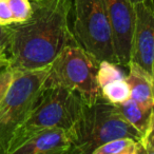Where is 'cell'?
Segmentation results:
<instances>
[{"instance_id": "5bb4252c", "label": "cell", "mask_w": 154, "mask_h": 154, "mask_svg": "<svg viewBox=\"0 0 154 154\" xmlns=\"http://www.w3.org/2000/svg\"><path fill=\"white\" fill-rule=\"evenodd\" d=\"M126 78L124 72L119 69V64L113 63L108 60H103L98 64V71H97V80H98L99 87H103L109 82L116 79H122Z\"/></svg>"}, {"instance_id": "7402d4cb", "label": "cell", "mask_w": 154, "mask_h": 154, "mask_svg": "<svg viewBox=\"0 0 154 154\" xmlns=\"http://www.w3.org/2000/svg\"><path fill=\"white\" fill-rule=\"evenodd\" d=\"M152 78H153V85H154V60H153V66H152Z\"/></svg>"}, {"instance_id": "ba28073f", "label": "cell", "mask_w": 154, "mask_h": 154, "mask_svg": "<svg viewBox=\"0 0 154 154\" xmlns=\"http://www.w3.org/2000/svg\"><path fill=\"white\" fill-rule=\"evenodd\" d=\"M113 32L118 64L128 68L135 26V5L130 0H105Z\"/></svg>"}, {"instance_id": "6da1fadb", "label": "cell", "mask_w": 154, "mask_h": 154, "mask_svg": "<svg viewBox=\"0 0 154 154\" xmlns=\"http://www.w3.org/2000/svg\"><path fill=\"white\" fill-rule=\"evenodd\" d=\"M32 15L10 24L9 68L29 71L45 68L66 47L78 43L69 26L72 0H31Z\"/></svg>"}, {"instance_id": "7a4b0ae2", "label": "cell", "mask_w": 154, "mask_h": 154, "mask_svg": "<svg viewBox=\"0 0 154 154\" xmlns=\"http://www.w3.org/2000/svg\"><path fill=\"white\" fill-rule=\"evenodd\" d=\"M68 135L70 153L73 154H93L97 148L115 138L131 137L140 141L143 136L122 115L116 105L103 96L93 103H84Z\"/></svg>"}, {"instance_id": "8992f818", "label": "cell", "mask_w": 154, "mask_h": 154, "mask_svg": "<svg viewBox=\"0 0 154 154\" xmlns=\"http://www.w3.org/2000/svg\"><path fill=\"white\" fill-rule=\"evenodd\" d=\"M73 34L98 62L108 60L118 64L113 32L105 0H74Z\"/></svg>"}, {"instance_id": "52a82bcc", "label": "cell", "mask_w": 154, "mask_h": 154, "mask_svg": "<svg viewBox=\"0 0 154 154\" xmlns=\"http://www.w3.org/2000/svg\"><path fill=\"white\" fill-rule=\"evenodd\" d=\"M135 26L131 43L130 62H135L152 75L154 60V2L135 5Z\"/></svg>"}, {"instance_id": "7c38bea8", "label": "cell", "mask_w": 154, "mask_h": 154, "mask_svg": "<svg viewBox=\"0 0 154 154\" xmlns=\"http://www.w3.org/2000/svg\"><path fill=\"white\" fill-rule=\"evenodd\" d=\"M143 153L139 140L131 137L115 138L100 146L93 154H140Z\"/></svg>"}, {"instance_id": "277c9868", "label": "cell", "mask_w": 154, "mask_h": 154, "mask_svg": "<svg viewBox=\"0 0 154 154\" xmlns=\"http://www.w3.org/2000/svg\"><path fill=\"white\" fill-rule=\"evenodd\" d=\"M85 103L82 97L72 90L62 87L45 88L30 117L14 136L9 154H14L26 140L45 129L61 128L69 131Z\"/></svg>"}, {"instance_id": "2e32d148", "label": "cell", "mask_w": 154, "mask_h": 154, "mask_svg": "<svg viewBox=\"0 0 154 154\" xmlns=\"http://www.w3.org/2000/svg\"><path fill=\"white\" fill-rule=\"evenodd\" d=\"M143 153L154 154V108L152 110L150 122L140 139Z\"/></svg>"}, {"instance_id": "ac0fdd59", "label": "cell", "mask_w": 154, "mask_h": 154, "mask_svg": "<svg viewBox=\"0 0 154 154\" xmlns=\"http://www.w3.org/2000/svg\"><path fill=\"white\" fill-rule=\"evenodd\" d=\"M14 23V17L7 0H0V24L10 26Z\"/></svg>"}, {"instance_id": "ffe728a7", "label": "cell", "mask_w": 154, "mask_h": 154, "mask_svg": "<svg viewBox=\"0 0 154 154\" xmlns=\"http://www.w3.org/2000/svg\"><path fill=\"white\" fill-rule=\"evenodd\" d=\"M7 51L8 50L5 48H0V70L9 66L10 59L7 55Z\"/></svg>"}, {"instance_id": "603a6c76", "label": "cell", "mask_w": 154, "mask_h": 154, "mask_svg": "<svg viewBox=\"0 0 154 154\" xmlns=\"http://www.w3.org/2000/svg\"><path fill=\"white\" fill-rule=\"evenodd\" d=\"M153 2H154V0H153Z\"/></svg>"}, {"instance_id": "e0dca14e", "label": "cell", "mask_w": 154, "mask_h": 154, "mask_svg": "<svg viewBox=\"0 0 154 154\" xmlns=\"http://www.w3.org/2000/svg\"><path fill=\"white\" fill-rule=\"evenodd\" d=\"M14 71L9 66H5L2 70H0V103L2 101L3 97L5 96L14 77Z\"/></svg>"}, {"instance_id": "d6986e66", "label": "cell", "mask_w": 154, "mask_h": 154, "mask_svg": "<svg viewBox=\"0 0 154 154\" xmlns=\"http://www.w3.org/2000/svg\"><path fill=\"white\" fill-rule=\"evenodd\" d=\"M10 37H11L10 26H1V24H0V48H5V49H7V50L9 49Z\"/></svg>"}, {"instance_id": "4fadbf2b", "label": "cell", "mask_w": 154, "mask_h": 154, "mask_svg": "<svg viewBox=\"0 0 154 154\" xmlns=\"http://www.w3.org/2000/svg\"><path fill=\"white\" fill-rule=\"evenodd\" d=\"M101 96L113 105L125 103L131 98L130 86L126 78L116 79L100 88Z\"/></svg>"}, {"instance_id": "44dd1931", "label": "cell", "mask_w": 154, "mask_h": 154, "mask_svg": "<svg viewBox=\"0 0 154 154\" xmlns=\"http://www.w3.org/2000/svg\"><path fill=\"white\" fill-rule=\"evenodd\" d=\"M130 1L133 3V5H136V3H139V2H143V1H146V0H130Z\"/></svg>"}, {"instance_id": "30bf717a", "label": "cell", "mask_w": 154, "mask_h": 154, "mask_svg": "<svg viewBox=\"0 0 154 154\" xmlns=\"http://www.w3.org/2000/svg\"><path fill=\"white\" fill-rule=\"evenodd\" d=\"M128 70L126 79L130 86L131 98L146 109L153 110L154 85L152 75L135 62L129 63Z\"/></svg>"}, {"instance_id": "8fae6325", "label": "cell", "mask_w": 154, "mask_h": 154, "mask_svg": "<svg viewBox=\"0 0 154 154\" xmlns=\"http://www.w3.org/2000/svg\"><path fill=\"white\" fill-rule=\"evenodd\" d=\"M116 107L118 108L122 115L141 134H143L150 122L152 110L143 108L132 98H129L125 103H118Z\"/></svg>"}, {"instance_id": "9a60e30c", "label": "cell", "mask_w": 154, "mask_h": 154, "mask_svg": "<svg viewBox=\"0 0 154 154\" xmlns=\"http://www.w3.org/2000/svg\"><path fill=\"white\" fill-rule=\"evenodd\" d=\"M13 13L14 22H22L32 15L31 0H7Z\"/></svg>"}, {"instance_id": "5b68a950", "label": "cell", "mask_w": 154, "mask_h": 154, "mask_svg": "<svg viewBox=\"0 0 154 154\" xmlns=\"http://www.w3.org/2000/svg\"><path fill=\"white\" fill-rule=\"evenodd\" d=\"M99 62L82 45L66 47L50 64L45 88L62 87L78 93L86 103H93L101 97L97 80Z\"/></svg>"}, {"instance_id": "9c48e42d", "label": "cell", "mask_w": 154, "mask_h": 154, "mask_svg": "<svg viewBox=\"0 0 154 154\" xmlns=\"http://www.w3.org/2000/svg\"><path fill=\"white\" fill-rule=\"evenodd\" d=\"M71 140L68 131L61 128L45 129L19 147L14 154H64L70 153Z\"/></svg>"}, {"instance_id": "3957f363", "label": "cell", "mask_w": 154, "mask_h": 154, "mask_svg": "<svg viewBox=\"0 0 154 154\" xmlns=\"http://www.w3.org/2000/svg\"><path fill=\"white\" fill-rule=\"evenodd\" d=\"M50 66L14 71L13 82L0 103V154H9L10 145L23 126L45 90Z\"/></svg>"}]
</instances>
